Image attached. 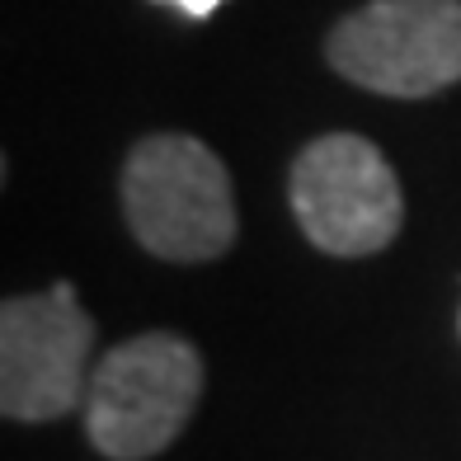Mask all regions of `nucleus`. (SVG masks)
Segmentation results:
<instances>
[{"instance_id": "1", "label": "nucleus", "mask_w": 461, "mask_h": 461, "mask_svg": "<svg viewBox=\"0 0 461 461\" xmlns=\"http://www.w3.org/2000/svg\"><path fill=\"white\" fill-rule=\"evenodd\" d=\"M122 217L156 259L170 264H203L236 245L226 165L184 132H156L132 146L122 165Z\"/></svg>"}, {"instance_id": "2", "label": "nucleus", "mask_w": 461, "mask_h": 461, "mask_svg": "<svg viewBox=\"0 0 461 461\" xmlns=\"http://www.w3.org/2000/svg\"><path fill=\"white\" fill-rule=\"evenodd\" d=\"M203 395L198 348L170 330H151L109 348L90 372L86 433L113 461H146L184 433Z\"/></svg>"}, {"instance_id": "3", "label": "nucleus", "mask_w": 461, "mask_h": 461, "mask_svg": "<svg viewBox=\"0 0 461 461\" xmlns=\"http://www.w3.org/2000/svg\"><path fill=\"white\" fill-rule=\"evenodd\" d=\"M292 212L302 236L339 259H363L401 236L405 198L391 160L358 132L316 137L292 160Z\"/></svg>"}, {"instance_id": "4", "label": "nucleus", "mask_w": 461, "mask_h": 461, "mask_svg": "<svg viewBox=\"0 0 461 461\" xmlns=\"http://www.w3.org/2000/svg\"><path fill=\"white\" fill-rule=\"evenodd\" d=\"M325 57L372 95H438L461 80V0H372L334 24Z\"/></svg>"}, {"instance_id": "5", "label": "nucleus", "mask_w": 461, "mask_h": 461, "mask_svg": "<svg viewBox=\"0 0 461 461\" xmlns=\"http://www.w3.org/2000/svg\"><path fill=\"white\" fill-rule=\"evenodd\" d=\"M95 321L71 283L5 297L0 306V410L19 424H48L86 405Z\"/></svg>"}, {"instance_id": "6", "label": "nucleus", "mask_w": 461, "mask_h": 461, "mask_svg": "<svg viewBox=\"0 0 461 461\" xmlns=\"http://www.w3.org/2000/svg\"><path fill=\"white\" fill-rule=\"evenodd\" d=\"M170 5H179L188 19H207V14H212V10L221 5V0H170Z\"/></svg>"}]
</instances>
